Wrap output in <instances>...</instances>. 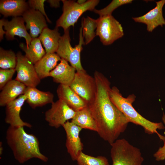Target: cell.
Returning <instances> with one entry per match:
<instances>
[{
  "label": "cell",
  "instance_id": "obj_20",
  "mask_svg": "<svg viewBox=\"0 0 165 165\" xmlns=\"http://www.w3.org/2000/svg\"><path fill=\"white\" fill-rule=\"evenodd\" d=\"M30 8L28 2L24 0H2L0 12L5 17H18Z\"/></svg>",
  "mask_w": 165,
  "mask_h": 165
},
{
  "label": "cell",
  "instance_id": "obj_5",
  "mask_svg": "<svg viewBox=\"0 0 165 165\" xmlns=\"http://www.w3.org/2000/svg\"><path fill=\"white\" fill-rule=\"evenodd\" d=\"M63 13L56 22V27L62 28L64 31L73 27L80 17L87 10L94 11L99 2L98 0H89L80 4L73 0H61Z\"/></svg>",
  "mask_w": 165,
  "mask_h": 165
},
{
  "label": "cell",
  "instance_id": "obj_30",
  "mask_svg": "<svg viewBox=\"0 0 165 165\" xmlns=\"http://www.w3.org/2000/svg\"><path fill=\"white\" fill-rule=\"evenodd\" d=\"M45 0H29L28 1L30 8L38 11L45 17L48 22L51 23L50 20L47 15L44 8V3Z\"/></svg>",
  "mask_w": 165,
  "mask_h": 165
},
{
  "label": "cell",
  "instance_id": "obj_21",
  "mask_svg": "<svg viewBox=\"0 0 165 165\" xmlns=\"http://www.w3.org/2000/svg\"><path fill=\"white\" fill-rule=\"evenodd\" d=\"M61 59L55 53H46L34 64L36 72L40 79L49 77L50 72L57 66Z\"/></svg>",
  "mask_w": 165,
  "mask_h": 165
},
{
  "label": "cell",
  "instance_id": "obj_8",
  "mask_svg": "<svg viewBox=\"0 0 165 165\" xmlns=\"http://www.w3.org/2000/svg\"><path fill=\"white\" fill-rule=\"evenodd\" d=\"M69 86L88 105L93 100L96 90L95 80L85 70L76 71L74 79Z\"/></svg>",
  "mask_w": 165,
  "mask_h": 165
},
{
  "label": "cell",
  "instance_id": "obj_4",
  "mask_svg": "<svg viewBox=\"0 0 165 165\" xmlns=\"http://www.w3.org/2000/svg\"><path fill=\"white\" fill-rule=\"evenodd\" d=\"M111 145L112 165H142L144 158L140 149L126 139H118Z\"/></svg>",
  "mask_w": 165,
  "mask_h": 165
},
{
  "label": "cell",
  "instance_id": "obj_11",
  "mask_svg": "<svg viewBox=\"0 0 165 165\" xmlns=\"http://www.w3.org/2000/svg\"><path fill=\"white\" fill-rule=\"evenodd\" d=\"M62 127L66 134L65 146L67 152L72 160L76 161L83 149V144L79 137V133L82 129L69 121Z\"/></svg>",
  "mask_w": 165,
  "mask_h": 165
},
{
  "label": "cell",
  "instance_id": "obj_25",
  "mask_svg": "<svg viewBox=\"0 0 165 165\" xmlns=\"http://www.w3.org/2000/svg\"><path fill=\"white\" fill-rule=\"evenodd\" d=\"M82 35L85 39V44L90 43L96 36L97 28V20L87 16L83 18L82 20Z\"/></svg>",
  "mask_w": 165,
  "mask_h": 165
},
{
  "label": "cell",
  "instance_id": "obj_23",
  "mask_svg": "<svg viewBox=\"0 0 165 165\" xmlns=\"http://www.w3.org/2000/svg\"><path fill=\"white\" fill-rule=\"evenodd\" d=\"M41 42L39 39L36 38L32 39L28 48L23 43H20L19 45L20 48L25 52V57L34 64L46 53Z\"/></svg>",
  "mask_w": 165,
  "mask_h": 165
},
{
  "label": "cell",
  "instance_id": "obj_10",
  "mask_svg": "<svg viewBox=\"0 0 165 165\" xmlns=\"http://www.w3.org/2000/svg\"><path fill=\"white\" fill-rule=\"evenodd\" d=\"M17 63L15 68L17 75L15 79L29 87H36L41 79L35 71L34 65L20 51L16 54Z\"/></svg>",
  "mask_w": 165,
  "mask_h": 165
},
{
  "label": "cell",
  "instance_id": "obj_22",
  "mask_svg": "<svg viewBox=\"0 0 165 165\" xmlns=\"http://www.w3.org/2000/svg\"><path fill=\"white\" fill-rule=\"evenodd\" d=\"M58 28L55 27L51 30L47 27L43 29L38 38L45 49L46 53L56 52L61 36Z\"/></svg>",
  "mask_w": 165,
  "mask_h": 165
},
{
  "label": "cell",
  "instance_id": "obj_34",
  "mask_svg": "<svg viewBox=\"0 0 165 165\" xmlns=\"http://www.w3.org/2000/svg\"><path fill=\"white\" fill-rule=\"evenodd\" d=\"M3 151V148L2 146V142L0 143V155H2Z\"/></svg>",
  "mask_w": 165,
  "mask_h": 165
},
{
  "label": "cell",
  "instance_id": "obj_24",
  "mask_svg": "<svg viewBox=\"0 0 165 165\" xmlns=\"http://www.w3.org/2000/svg\"><path fill=\"white\" fill-rule=\"evenodd\" d=\"M72 122L82 129H88L97 132L96 123L87 106L76 112L72 119Z\"/></svg>",
  "mask_w": 165,
  "mask_h": 165
},
{
  "label": "cell",
  "instance_id": "obj_27",
  "mask_svg": "<svg viewBox=\"0 0 165 165\" xmlns=\"http://www.w3.org/2000/svg\"><path fill=\"white\" fill-rule=\"evenodd\" d=\"M76 161L78 165H109L108 159L103 156L94 157L82 152Z\"/></svg>",
  "mask_w": 165,
  "mask_h": 165
},
{
  "label": "cell",
  "instance_id": "obj_17",
  "mask_svg": "<svg viewBox=\"0 0 165 165\" xmlns=\"http://www.w3.org/2000/svg\"><path fill=\"white\" fill-rule=\"evenodd\" d=\"M76 71L68 62L61 58L60 63L50 73L49 77L57 83L69 86L73 80Z\"/></svg>",
  "mask_w": 165,
  "mask_h": 165
},
{
  "label": "cell",
  "instance_id": "obj_32",
  "mask_svg": "<svg viewBox=\"0 0 165 165\" xmlns=\"http://www.w3.org/2000/svg\"><path fill=\"white\" fill-rule=\"evenodd\" d=\"M46 1L49 3L51 7L57 8L60 6V0H48Z\"/></svg>",
  "mask_w": 165,
  "mask_h": 165
},
{
  "label": "cell",
  "instance_id": "obj_14",
  "mask_svg": "<svg viewBox=\"0 0 165 165\" xmlns=\"http://www.w3.org/2000/svg\"><path fill=\"white\" fill-rule=\"evenodd\" d=\"M24 22L22 17H13L10 21L3 18V27L6 31V37L8 40L14 39L15 36L23 37L25 40L28 48L32 38L27 31Z\"/></svg>",
  "mask_w": 165,
  "mask_h": 165
},
{
  "label": "cell",
  "instance_id": "obj_35",
  "mask_svg": "<svg viewBox=\"0 0 165 165\" xmlns=\"http://www.w3.org/2000/svg\"><path fill=\"white\" fill-rule=\"evenodd\" d=\"M86 1L84 0H79L77 1V2L80 4H82L85 3Z\"/></svg>",
  "mask_w": 165,
  "mask_h": 165
},
{
  "label": "cell",
  "instance_id": "obj_1",
  "mask_svg": "<svg viewBox=\"0 0 165 165\" xmlns=\"http://www.w3.org/2000/svg\"><path fill=\"white\" fill-rule=\"evenodd\" d=\"M94 77L96 85L95 94L88 107L96 123L97 132L111 145L125 131L129 122L110 99L109 80L97 71L94 72Z\"/></svg>",
  "mask_w": 165,
  "mask_h": 165
},
{
  "label": "cell",
  "instance_id": "obj_12",
  "mask_svg": "<svg viewBox=\"0 0 165 165\" xmlns=\"http://www.w3.org/2000/svg\"><path fill=\"white\" fill-rule=\"evenodd\" d=\"M26 99V95L24 94L6 106L5 120L6 123L9 124V126L16 127H26L31 128L32 127L31 124L24 121L20 116L22 107Z\"/></svg>",
  "mask_w": 165,
  "mask_h": 165
},
{
  "label": "cell",
  "instance_id": "obj_16",
  "mask_svg": "<svg viewBox=\"0 0 165 165\" xmlns=\"http://www.w3.org/2000/svg\"><path fill=\"white\" fill-rule=\"evenodd\" d=\"M57 93L59 99L63 101L76 112L88 106L87 103L68 86L60 84Z\"/></svg>",
  "mask_w": 165,
  "mask_h": 165
},
{
  "label": "cell",
  "instance_id": "obj_19",
  "mask_svg": "<svg viewBox=\"0 0 165 165\" xmlns=\"http://www.w3.org/2000/svg\"><path fill=\"white\" fill-rule=\"evenodd\" d=\"M24 94L27 97V102L32 108L53 102L54 95L52 93L40 90L36 87H27Z\"/></svg>",
  "mask_w": 165,
  "mask_h": 165
},
{
  "label": "cell",
  "instance_id": "obj_29",
  "mask_svg": "<svg viewBox=\"0 0 165 165\" xmlns=\"http://www.w3.org/2000/svg\"><path fill=\"white\" fill-rule=\"evenodd\" d=\"M16 71L15 68L0 69V89L1 90L12 79Z\"/></svg>",
  "mask_w": 165,
  "mask_h": 165
},
{
  "label": "cell",
  "instance_id": "obj_15",
  "mask_svg": "<svg viewBox=\"0 0 165 165\" xmlns=\"http://www.w3.org/2000/svg\"><path fill=\"white\" fill-rule=\"evenodd\" d=\"M27 30H30L32 38H37L43 30L47 27L46 18L39 11L29 8L22 15Z\"/></svg>",
  "mask_w": 165,
  "mask_h": 165
},
{
  "label": "cell",
  "instance_id": "obj_9",
  "mask_svg": "<svg viewBox=\"0 0 165 165\" xmlns=\"http://www.w3.org/2000/svg\"><path fill=\"white\" fill-rule=\"evenodd\" d=\"M76 112L69 107L63 101L59 99L51 104V107L45 113V120L52 127L58 128L72 119Z\"/></svg>",
  "mask_w": 165,
  "mask_h": 165
},
{
  "label": "cell",
  "instance_id": "obj_3",
  "mask_svg": "<svg viewBox=\"0 0 165 165\" xmlns=\"http://www.w3.org/2000/svg\"><path fill=\"white\" fill-rule=\"evenodd\" d=\"M110 99L116 107L124 115L129 123H132L143 127L145 133L148 134H156L163 142L165 137L160 134L157 130L165 129L162 122H152L142 116L132 105L136 96L134 94L124 97L119 89L115 86L111 88L109 92Z\"/></svg>",
  "mask_w": 165,
  "mask_h": 165
},
{
  "label": "cell",
  "instance_id": "obj_33",
  "mask_svg": "<svg viewBox=\"0 0 165 165\" xmlns=\"http://www.w3.org/2000/svg\"><path fill=\"white\" fill-rule=\"evenodd\" d=\"M3 18L0 20V40L1 41L3 38L4 34H5L6 31L4 30Z\"/></svg>",
  "mask_w": 165,
  "mask_h": 165
},
{
  "label": "cell",
  "instance_id": "obj_18",
  "mask_svg": "<svg viewBox=\"0 0 165 165\" xmlns=\"http://www.w3.org/2000/svg\"><path fill=\"white\" fill-rule=\"evenodd\" d=\"M27 87L15 79L8 82L0 93V106H6L17 97L24 94Z\"/></svg>",
  "mask_w": 165,
  "mask_h": 165
},
{
  "label": "cell",
  "instance_id": "obj_6",
  "mask_svg": "<svg viewBox=\"0 0 165 165\" xmlns=\"http://www.w3.org/2000/svg\"><path fill=\"white\" fill-rule=\"evenodd\" d=\"M69 30V28L64 31V34L61 36L57 53L61 58L69 62L76 71L85 70L81 61V52L82 50V45L85 44L82 35V27L81 26L80 29L79 43L74 47L70 43Z\"/></svg>",
  "mask_w": 165,
  "mask_h": 165
},
{
  "label": "cell",
  "instance_id": "obj_28",
  "mask_svg": "<svg viewBox=\"0 0 165 165\" xmlns=\"http://www.w3.org/2000/svg\"><path fill=\"white\" fill-rule=\"evenodd\" d=\"M132 0H113L107 6L100 10L95 9L94 11L99 16L112 15V12L121 6L131 3Z\"/></svg>",
  "mask_w": 165,
  "mask_h": 165
},
{
  "label": "cell",
  "instance_id": "obj_7",
  "mask_svg": "<svg viewBox=\"0 0 165 165\" xmlns=\"http://www.w3.org/2000/svg\"><path fill=\"white\" fill-rule=\"evenodd\" d=\"M96 20V36L104 45H111L124 35L121 24L112 15L100 16Z\"/></svg>",
  "mask_w": 165,
  "mask_h": 165
},
{
  "label": "cell",
  "instance_id": "obj_31",
  "mask_svg": "<svg viewBox=\"0 0 165 165\" xmlns=\"http://www.w3.org/2000/svg\"><path fill=\"white\" fill-rule=\"evenodd\" d=\"M162 120L165 127V115L164 113L162 117ZM163 143V146L160 147L153 154V157L156 161H160L165 160V141Z\"/></svg>",
  "mask_w": 165,
  "mask_h": 165
},
{
  "label": "cell",
  "instance_id": "obj_13",
  "mask_svg": "<svg viewBox=\"0 0 165 165\" xmlns=\"http://www.w3.org/2000/svg\"><path fill=\"white\" fill-rule=\"evenodd\" d=\"M156 6L144 15L132 18L136 22L145 24L148 32H152L158 26L163 27L165 25V20L163 16L162 11L165 0L156 2Z\"/></svg>",
  "mask_w": 165,
  "mask_h": 165
},
{
  "label": "cell",
  "instance_id": "obj_26",
  "mask_svg": "<svg viewBox=\"0 0 165 165\" xmlns=\"http://www.w3.org/2000/svg\"><path fill=\"white\" fill-rule=\"evenodd\" d=\"M17 63L16 54L11 50L0 48V67L2 69L15 68Z\"/></svg>",
  "mask_w": 165,
  "mask_h": 165
},
{
  "label": "cell",
  "instance_id": "obj_2",
  "mask_svg": "<svg viewBox=\"0 0 165 165\" xmlns=\"http://www.w3.org/2000/svg\"><path fill=\"white\" fill-rule=\"evenodd\" d=\"M6 138L15 159L20 163H24L32 158L44 162L48 161V158L40 152L37 138L33 134L27 133L24 127L9 126L6 131Z\"/></svg>",
  "mask_w": 165,
  "mask_h": 165
}]
</instances>
